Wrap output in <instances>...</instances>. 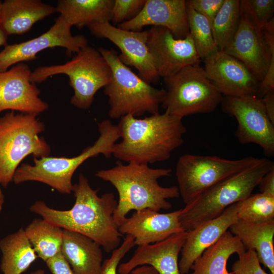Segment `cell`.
Segmentation results:
<instances>
[{
  "label": "cell",
  "mask_w": 274,
  "mask_h": 274,
  "mask_svg": "<svg viewBox=\"0 0 274 274\" xmlns=\"http://www.w3.org/2000/svg\"><path fill=\"white\" fill-rule=\"evenodd\" d=\"M0 249L1 269L4 274H21L38 257L22 228L2 239Z\"/></svg>",
  "instance_id": "obj_27"
},
{
  "label": "cell",
  "mask_w": 274,
  "mask_h": 274,
  "mask_svg": "<svg viewBox=\"0 0 274 274\" xmlns=\"http://www.w3.org/2000/svg\"><path fill=\"white\" fill-rule=\"evenodd\" d=\"M32 114L6 113L0 118V185L13 181L21 162L27 156H48L51 149L44 138V123Z\"/></svg>",
  "instance_id": "obj_7"
},
{
  "label": "cell",
  "mask_w": 274,
  "mask_h": 274,
  "mask_svg": "<svg viewBox=\"0 0 274 274\" xmlns=\"http://www.w3.org/2000/svg\"><path fill=\"white\" fill-rule=\"evenodd\" d=\"M181 211L159 213L146 209L135 211L118 226L119 231L133 237L138 246L160 242L184 231L179 221Z\"/></svg>",
  "instance_id": "obj_19"
},
{
  "label": "cell",
  "mask_w": 274,
  "mask_h": 274,
  "mask_svg": "<svg viewBox=\"0 0 274 274\" xmlns=\"http://www.w3.org/2000/svg\"><path fill=\"white\" fill-rule=\"evenodd\" d=\"M241 61L260 82L264 77L274 50H270L259 31L241 13L238 28L223 50Z\"/></svg>",
  "instance_id": "obj_17"
},
{
  "label": "cell",
  "mask_w": 274,
  "mask_h": 274,
  "mask_svg": "<svg viewBox=\"0 0 274 274\" xmlns=\"http://www.w3.org/2000/svg\"><path fill=\"white\" fill-rule=\"evenodd\" d=\"M223 111L234 117L238 125L235 135L242 144L259 145L267 156L274 154V123L265 110L261 98L255 96L223 97Z\"/></svg>",
  "instance_id": "obj_11"
},
{
  "label": "cell",
  "mask_w": 274,
  "mask_h": 274,
  "mask_svg": "<svg viewBox=\"0 0 274 274\" xmlns=\"http://www.w3.org/2000/svg\"><path fill=\"white\" fill-rule=\"evenodd\" d=\"M186 236L184 231L160 242L138 246L131 258L119 265L118 273L129 274L139 266L148 265L158 274H181L178 258Z\"/></svg>",
  "instance_id": "obj_20"
},
{
  "label": "cell",
  "mask_w": 274,
  "mask_h": 274,
  "mask_svg": "<svg viewBox=\"0 0 274 274\" xmlns=\"http://www.w3.org/2000/svg\"><path fill=\"white\" fill-rule=\"evenodd\" d=\"M262 158L229 160L215 156L186 154L177 162L176 176L185 204L223 180L259 163Z\"/></svg>",
  "instance_id": "obj_10"
},
{
  "label": "cell",
  "mask_w": 274,
  "mask_h": 274,
  "mask_svg": "<svg viewBox=\"0 0 274 274\" xmlns=\"http://www.w3.org/2000/svg\"><path fill=\"white\" fill-rule=\"evenodd\" d=\"M116 125L122 141L112 155L127 163L149 164L168 160L181 146L186 128L182 119L165 110L144 118L127 115Z\"/></svg>",
  "instance_id": "obj_2"
},
{
  "label": "cell",
  "mask_w": 274,
  "mask_h": 274,
  "mask_svg": "<svg viewBox=\"0 0 274 274\" xmlns=\"http://www.w3.org/2000/svg\"><path fill=\"white\" fill-rule=\"evenodd\" d=\"M30 274H45V271L42 269H39L32 271Z\"/></svg>",
  "instance_id": "obj_42"
},
{
  "label": "cell",
  "mask_w": 274,
  "mask_h": 274,
  "mask_svg": "<svg viewBox=\"0 0 274 274\" xmlns=\"http://www.w3.org/2000/svg\"><path fill=\"white\" fill-rule=\"evenodd\" d=\"M72 27L59 15L49 29L40 36L25 42L8 44L0 52V72L18 63L36 59L37 54L47 48L63 47L67 55L77 53L88 45V40L83 35L73 36Z\"/></svg>",
  "instance_id": "obj_12"
},
{
  "label": "cell",
  "mask_w": 274,
  "mask_h": 274,
  "mask_svg": "<svg viewBox=\"0 0 274 274\" xmlns=\"http://www.w3.org/2000/svg\"><path fill=\"white\" fill-rule=\"evenodd\" d=\"M163 79L166 89L162 107L181 119L192 114L212 113L222 101L223 95L199 64L187 66Z\"/></svg>",
  "instance_id": "obj_9"
},
{
  "label": "cell",
  "mask_w": 274,
  "mask_h": 274,
  "mask_svg": "<svg viewBox=\"0 0 274 274\" xmlns=\"http://www.w3.org/2000/svg\"><path fill=\"white\" fill-rule=\"evenodd\" d=\"M146 0H114L112 19L114 25L128 21L141 12Z\"/></svg>",
  "instance_id": "obj_34"
},
{
  "label": "cell",
  "mask_w": 274,
  "mask_h": 274,
  "mask_svg": "<svg viewBox=\"0 0 274 274\" xmlns=\"http://www.w3.org/2000/svg\"><path fill=\"white\" fill-rule=\"evenodd\" d=\"M52 274H73L72 268L61 252L46 261Z\"/></svg>",
  "instance_id": "obj_37"
},
{
  "label": "cell",
  "mask_w": 274,
  "mask_h": 274,
  "mask_svg": "<svg viewBox=\"0 0 274 274\" xmlns=\"http://www.w3.org/2000/svg\"><path fill=\"white\" fill-rule=\"evenodd\" d=\"M274 167V162L262 158L257 164L223 180L182 209L179 221L189 231L199 224L219 216L229 206L252 194L262 177Z\"/></svg>",
  "instance_id": "obj_6"
},
{
  "label": "cell",
  "mask_w": 274,
  "mask_h": 274,
  "mask_svg": "<svg viewBox=\"0 0 274 274\" xmlns=\"http://www.w3.org/2000/svg\"><path fill=\"white\" fill-rule=\"evenodd\" d=\"M238 258L232 266L229 274H268L261 266L256 252L246 250L238 255Z\"/></svg>",
  "instance_id": "obj_35"
},
{
  "label": "cell",
  "mask_w": 274,
  "mask_h": 274,
  "mask_svg": "<svg viewBox=\"0 0 274 274\" xmlns=\"http://www.w3.org/2000/svg\"><path fill=\"white\" fill-rule=\"evenodd\" d=\"M24 231L38 257L44 261L61 252L62 228L43 218H36Z\"/></svg>",
  "instance_id": "obj_28"
},
{
  "label": "cell",
  "mask_w": 274,
  "mask_h": 274,
  "mask_svg": "<svg viewBox=\"0 0 274 274\" xmlns=\"http://www.w3.org/2000/svg\"><path fill=\"white\" fill-rule=\"evenodd\" d=\"M101 247L86 235L63 229L61 253L73 274H100L102 264Z\"/></svg>",
  "instance_id": "obj_22"
},
{
  "label": "cell",
  "mask_w": 274,
  "mask_h": 274,
  "mask_svg": "<svg viewBox=\"0 0 274 274\" xmlns=\"http://www.w3.org/2000/svg\"><path fill=\"white\" fill-rule=\"evenodd\" d=\"M241 16L240 1L224 0L211 25L214 40L219 50L223 51L233 37Z\"/></svg>",
  "instance_id": "obj_29"
},
{
  "label": "cell",
  "mask_w": 274,
  "mask_h": 274,
  "mask_svg": "<svg viewBox=\"0 0 274 274\" xmlns=\"http://www.w3.org/2000/svg\"><path fill=\"white\" fill-rule=\"evenodd\" d=\"M99 135L92 146L85 148L78 155L72 157L46 156L33 158V164L23 163L16 169L13 179L16 184L37 181L49 185L62 194L72 192L73 176L86 160L99 154L110 158L114 146L120 138L116 125L109 120L99 123Z\"/></svg>",
  "instance_id": "obj_4"
},
{
  "label": "cell",
  "mask_w": 274,
  "mask_h": 274,
  "mask_svg": "<svg viewBox=\"0 0 274 274\" xmlns=\"http://www.w3.org/2000/svg\"><path fill=\"white\" fill-rule=\"evenodd\" d=\"M31 71L24 62L0 72V112L10 110L38 115L48 108L39 97L40 90L30 80Z\"/></svg>",
  "instance_id": "obj_15"
},
{
  "label": "cell",
  "mask_w": 274,
  "mask_h": 274,
  "mask_svg": "<svg viewBox=\"0 0 274 274\" xmlns=\"http://www.w3.org/2000/svg\"><path fill=\"white\" fill-rule=\"evenodd\" d=\"M7 37L8 36L0 28V47L2 46H6L8 45Z\"/></svg>",
  "instance_id": "obj_40"
},
{
  "label": "cell",
  "mask_w": 274,
  "mask_h": 274,
  "mask_svg": "<svg viewBox=\"0 0 274 274\" xmlns=\"http://www.w3.org/2000/svg\"><path fill=\"white\" fill-rule=\"evenodd\" d=\"M224 2V0H188L186 3L206 18L212 25Z\"/></svg>",
  "instance_id": "obj_36"
},
{
  "label": "cell",
  "mask_w": 274,
  "mask_h": 274,
  "mask_svg": "<svg viewBox=\"0 0 274 274\" xmlns=\"http://www.w3.org/2000/svg\"><path fill=\"white\" fill-rule=\"evenodd\" d=\"M186 13L189 33L199 57L204 60L219 51L214 40L211 25L206 18L187 4Z\"/></svg>",
  "instance_id": "obj_30"
},
{
  "label": "cell",
  "mask_w": 274,
  "mask_h": 274,
  "mask_svg": "<svg viewBox=\"0 0 274 274\" xmlns=\"http://www.w3.org/2000/svg\"><path fill=\"white\" fill-rule=\"evenodd\" d=\"M4 202V196L0 187V212L2 211L3 209Z\"/></svg>",
  "instance_id": "obj_41"
},
{
  "label": "cell",
  "mask_w": 274,
  "mask_h": 274,
  "mask_svg": "<svg viewBox=\"0 0 274 274\" xmlns=\"http://www.w3.org/2000/svg\"><path fill=\"white\" fill-rule=\"evenodd\" d=\"M98 50L112 71L111 79L104 90L108 97L110 117L120 119L129 114L136 117L146 113H159L165 90L153 87L135 74L121 61L114 49L99 47Z\"/></svg>",
  "instance_id": "obj_5"
},
{
  "label": "cell",
  "mask_w": 274,
  "mask_h": 274,
  "mask_svg": "<svg viewBox=\"0 0 274 274\" xmlns=\"http://www.w3.org/2000/svg\"><path fill=\"white\" fill-rule=\"evenodd\" d=\"M159 26L169 29L174 37L182 39L189 34L185 0H146L139 14L117 27L139 31L144 26Z\"/></svg>",
  "instance_id": "obj_18"
},
{
  "label": "cell",
  "mask_w": 274,
  "mask_h": 274,
  "mask_svg": "<svg viewBox=\"0 0 274 274\" xmlns=\"http://www.w3.org/2000/svg\"><path fill=\"white\" fill-rule=\"evenodd\" d=\"M2 4V2L0 1V20H1V12Z\"/></svg>",
  "instance_id": "obj_43"
},
{
  "label": "cell",
  "mask_w": 274,
  "mask_h": 274,
  "mask_svg": "<svg viewBox=\"0 0 274 274\" xmlns=\"http://www.w3.org/2000/svg\"><path fill=\"white\" fill-rule=\"evenodd\" d=\"M147 32V47L159 77L165 78L187 66L199 64L190 33L177 39L169 29L159 26H152Z\"/></svg>",
  "instance_id": "obj_13"
},
{
  "label": "cell",
  "mask_w": 274,
  "mask_h": 274,
  "mask_svg": "<svg viewBox=\"0 0 274 274\" xmlns=\"http://www.w3.org/2000/svg\"><path fill=\"white\" fill-rule=\"evenodd\" d=\"M58 74H64L69 78V84L74 90L71 104L86 110L92 104L96 93L109 82L112 71L98 50L87 45L63 64L38 67L31 72L30 80L35 84L40 83Z\"/></svg>",
  "instance_id": "obj_8"
},
{
  "label": "cell",
  "mask_w": 274,
  "mask_h": 274,
  "mask_svg": "<svg viewBox=\"0 0 274 274\" xmlns=\"http://www.w3.org/2000/svg\"><path fill=\"white\" fill-rule=\"evenodd\" d=\"M238 219L254 223L274 221V197L262 193L237 202Z\"/></svg>",
  "instance_id": "obj_31"
},
{
  "label": "cell",
  "mask_w": 274,
  "mask_h": 274,
  "mask_svg": "<svg viewBox=\"0 0 274 274\" xmlns=\"http://www.w3.org/2000/svg\"><path fill=\"white\" fill-rule=\"evenodd\" d=\"M135 246L133 237L130 235H126L121 245L112 252V253L110 258L102 262L100 274H117L119 262ZM130 272L131 274H158L155 268L148 265L138 266Z\"/></svg>",
  "instance_id": "obj_33"
},
{
  "label": "cell",
  "mask_w": 274,
  "mask_h": 274,
  "mask_svg": "<svg viewBox=\"0 0 274 274\" xmlns=\"http://www.w3.org/2000/svg\"><path fill=\"white\" fill-rule=\"evenodd\" d=\"M246 249L253 250L260 263L274 274V221L254 223L238 219L229 228Z\"/></svg>",
  "instance_id": "obj_24"
},
{
  "label": "cell",
  "mask_w": 274,
  "mask_h": 274,
  "mask_svg": "<svg viewBox=\"0 0 274 274\" xmlns=\"http://www.w3.org/2000/svg\"><path fill=\"white\" fill-rule=\"evenodd\" d=\"M261 99L268 117L274 123V89L268 91Z\"/></svg>",
  "instance_id": "obj_39"
},
{
  "label": "cell",
  "mask_w": 274,
  "mask_h": 274,
  "mask_svg": "<svg viewBox=\"0 0 274 274\" xmlns=\"http://www.w3.org/2000/svg\"><path fill=\"white\" fill-rule=\"evenodd\" d=\"M257 186L260 193L274 197V167L262 177Z\"/></svg>",
  "instance_id": "obj_38"
},
{
  "label": "cell",
  "mask_w": 274,
  "mask_h": 274,
  "mask_svg": "<svg viewBox=\"0 0 274 274\" xmlns=\"http://www.w3.org/2000/svg\"><path fill=\"white\" fill-rule=\"evenodd\" d=\"M113 3L114 0H59L55 8L72 26L81 28L111 21Z\"/></svg>",
  "instance_id": "obj_26"
},
{
  "label": "cell",
  "mask_w": 274,
  "mask_h": 274,
  "mask_svg": "<svg viewBox=\"0 0 274 274\" xmlns=\"http://www.w3.org/2000/svg\"><path fill=\"white\" fill-rule=\"evenodd\" d=\"M237 202L235 203L227 208L219 216L187 232L179 261L181 274H187L196 259L218 241L237 221Z\"/></svg>",
  "instance_id": "obj_21"
},
{
  "label": "cell",
  "mask_w": 274,
  "mask_h": 274,
  "mask_svg": "<svg viewBox=\"0 0 274 274\" xmlns=\"http://www.w3.org/2000/svg\"><path fill=\"white\" fill-rule=\"evenodd\" d=\"M91 33L98 38L110 41L120 50L121 61L134 67L139 76L150 84L158 81V76L147 45V30H127L112 25L110 22L93 23L87 26Z\"/></svg>",
  "instance_id": "obj_14"
},
{
  "label": "cell",
  "mask_w": 274,
  "mask_h": 274,
  "mask_svg": "<svg viewBox=\"0 0 274 274\" xmlns=\"http://www.w3.org/2000/svg\"><path fill=\"white\" fill-rule=\"evenodd\" d=\"M56 8L40 0H5L0 28L7 35H22L38 21L56 13Z\"/></svg>",
  "instance_id": "obj_23"
},
{
  "label": "cell",
  "mask_w": 274,
  "mask_h": 274,
  "mask_svg": "<svg viewBox=\"0 0 274 274\" xmlns=\"http://www.w3.org/2000/svg\"><path fill=\"white\" fill-rule=\"evenodd\" d=\"M241 13L259 31L271 19L274 11L273 0L240 1Z\"/></svg>",
  "instance_id": "obj_32"
},
{
  "label": "cell",
  "mask_w": 274,
  "mask_h": 274,
  "mask_svg": "<svg viewBox=\"0 0 274 274\" xmlns=\"http://www.w3.org/2000/svg\"><path fill=\"white\" fill-rule=\"evenodd\" d=\"M246 250L239 239L228 230L196 259L190 268V274H229L227 269L229 258Z\"/></svg>",
  "instance_id": "obj_25"
},
{
  "label": "cell",
  "mask_w": 274,
  "mask_h": 274,
  "mask_svg": "<svg viewBox=\"0 0 274 274\" xmlns=\"http://www.w3.org/2000/svg\"><path fill=\"white\" fill-rule=\"evenodd\" d=\"M72 192L75 201L70 210L54 209L41 200L35 202L29 210L54 225L90 237L107 253L119 247L123 235L113 218L118 203L114 194L109 192L99 196L98 190L91 188L82 174Z\"/></svg>",
  "instance_id": "obj_1"
},
{
  "label": "cell",
  "mask_w": 274,
  "mask_h": 274,
  "mask_svg": "<svg viewBox=\"0 0 274 274\" xmlns=\"http://www.w3.org/2000/svg\"><path fill=\"white\" fill-rule=\"evenodd\" d=\"M203 61L207 77L223 95H256L259 82L239 60L219 50Z\"/></svg>",
  "instance_id": "obj_16"
},
{
  "label": "cell",
  "mask_w": 274,
  "mask_h": 274,
  "mask_svg": "<svg viewBox=\"0 0 274 274\" xmlns=\"http://www.w3.org/2000/svg\"><path fill=\"white\" fill-rule=\"evenodd\" d=\"M172 172L170 168H153L148 164L133 163L123 164L120 161L112 168L98 170L95 176L110 183L118 193L113 214L116 224L120 226L132 210L148 209L159 212L170 209L172 204L167 199L180 197L178 188L161 186L158 179L170 176Z\"/></svg>",
  "instance_id": "obj_3"
}]
</instances>
